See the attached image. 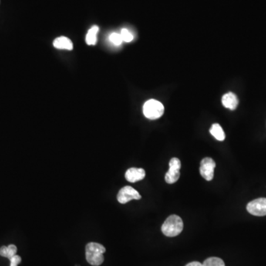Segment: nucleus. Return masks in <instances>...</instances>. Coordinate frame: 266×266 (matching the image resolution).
<instances>
[{
	"label": "nucleus",
	"mask_w": 266,
	"mask_h": 266,
	"mask_svg": "<svg viewBox=\"0 0 266 266\" xmlns=\"http://www.w3.org/2000/svg\"><path fill=\"white\" fill-rule=\"evenodd\" d=\"M106 248L97 243H89L86 246V260L88 263L93 266H99L103 263L104 254Z\"/></svg>",
	"instance_id": "f257e3e1"
},
{
	"label": "nucleus",
	"mask_w": 266,
	"mask_h": 266,
	"mask_svg": "<svg viewBox=\"0 0 266 266\" xmlns=\"http://www.w3.org/2000/svg\"><path fill=\"white\" fill-rule=\"evenodd\" d=\"M183 230V223L182 219L176 214L169 216L163 224L161 230L166 237H174L179 235Z\"/></svg>",
	"instance_id": "f03ea898"
},
{
	"label": "nucleus",
	"mask_w": 266,
	"mask_h": 266,
	"mask_svg": "<svg viewBox=\"0 0 266 266\" xmlns=\"http://www.w3.org/2000/svg\"><path fill=\"white\" fill-rule=\"evenodd\" d=\"M143 112L145 117L151 120H155L163 116L164 106L159 101L151 99L143 105Z\"/></svg>",
	"instance_id": "7ed1b4c3"
},
{
	"label": "nucleus",
	"mask_w": 266,
	"mask_h": 266,
	"mask_svg": "<svg viewBox=\"0 0 266 266\" xmlns=\"http://www.w3.org/2000/svg\"><path fill=\"white\" fill-rule=\"evenodd\" d=\"M181 168L180 160L177 158H173L169 161V169L165 176V180L169 184H173L178 180L180 177V169Z\"/></svg>",
	"instance_id": "20e7f679"
},
{
	"label": "nucleus",
	"mask_w": 266,
	"mask_h": 266,
	"mask_svg": "<svg viewBox=\"0 0 266 266\" xmlns=\"http://www.w3.org/2000/svg\"><path fill=\"white\" fill-rule=\"evenodd\" d=\"M142 196L139 192L129 186L122 188L117 195L118 201L122 204H125L132 200H140Z\"/></svg>",
	"instance_id": "39448f33"
},
{
	"label": "nucleus",
	"mask_w": 266,
	"mask_h": 266,
	"mask_svg": "<svg viewBox=\"0 0 266 266\" xmlns=\"http://www.w3.org/2000/svg\"><path fill=\"white\" fill-rule=\"evenodd\" d=\"M216 163L211 158H205L200 163V173L202 177L206 180H213L214 177V170Z\"/></svg>",
	"instance_id": "423d86ee"
},
{
	"label": "nucleus",
	"mask_w": 266,
	"mask_h": 266,
	"mask_svg": "<svg viewBox=\"0 0 266 266\" xmlns=\"http://www.w3.org/2000/svg\"><path fill=\"white\" fill-rule=\"evenodd\" d=\"M247 211L254 216L266 215V198H258L252 200L247 205Z\"/></svg>",
	"instance_id": "0eeeda50"
},
{
	"label": "nucleus",
	"mask_w": 266,
	"mask_h": 266,
	"mask_svg": "<svg viewBox=\"0 0 266 266\" xmlns=\"http://www.w3.org/2000/svg\"><path fill=\"white\" fill-rule=\"evenodd\" d=\"M146 176L144 169L141 168H130L128 169L125 174L127 181L130 183H136V182L140 181L143 180Z\"/></svg>",
	"instance_id": "6e6552de"
},
{
	"label": "nucleus",
	"mask_w": 266,
	"mask_h": 266,
	"mask_svg": "<svg viewBox=\"0 0 266 266\" xmlns=\"http://www.w3.org/2000/svg\"><path fill=\"white\" fill-rule=\"evenodd\" d=\"M222 103L225 107L234 110L238 106V98L233 92H228L222 98Z\"/></svg>",
	"instance_id": "1a4fd4ad"
},
{
	"label": "nucleus",
	"mask_w": 266,
	"mask_h": 266,
	"mask_svg": "<svg viewBox=\"0 0 266 266\" xmlns=\"http://www.w3.org/2000/svg\"><path fill=\"white\" fill-rule=\"evenodd\" d=\"M53 45L55 48L60 50H68L71 51L73 48L72 42L71 39L67 37L61 36L54 40Z\"/></svg>",
	"instance_id": "9d476101"
},
{
	"label": "nucleus",
	"mask_w": 266,
	"mask_h": 266,
	"mask_svg": "<svg viewBox=\"0 0 266 266\" xmlns=\"http://www.w3.org/2000/svg\"><path fill=\"white\" fill-rule=\"evenodd\" d=\"M99 28L98 26H93L89 30L86 35V42L88 45H95L97 42V34Z\"/></svg>",
	"instance_id": "9b49d317"
},
{
	"label": "nucleus",
	"mask_w": 266,
	"mask_h": 266,
	"mask_svg": "<svg viewBox=\"0 0 266 266\" xmlns=\"http://www.w3.org/2000/svg\"><path fill=\"white\" fill-rule=\"evenodd\" d=\"M210 133L217 139V141L223 142L226 139L223 128L218 124H214L210 129Z\"/></svg>",
	"instance_id": "f8f14e48"
},
{
	"label": "nucleus",
	"mask_w": 266,
	"mask_h": 266,
	"mask_svg": "<svg viewBox=\"0 0 266 266\" xmlns=\"http://www.w3.org/2000/svg\"><path fill=\"white\" fill-rule=\"evenodd\" d=\"M203 266H226L224 262L218 257H210L205 260Z\"/></svg>",
	"instance_id": "ddd939ff"
},
{
	"label": "nucleus",
	"mask_w": 266,
	"mask_h": 266,
	"mask_svg": "<svg viewBox=\"0 0 266 266\" xmlns=\"http://www.w3.org/2000/svg\"><path fill=\"white\" fill-rule=\"evenodd\" d=\"M120 34L122 35L123 42H130L134 39V36L132 35V33L129 30L126 29V28L122 29Z\"/></svg>",
	"instance_id": "4468645a"
},
{
	"label": "nucleus",
	"mask_w": 266,
	"mask_h": 266,
	"mask_svg": "<svg viewBox=\"0 0 266 266\" xmlns=\"http://www.w3.org/2000/svg\"><path fill=\"white\" fill-rule=\"evenodd\" d=\"M109 40L115 45H120L123 42L122 35L120 34H117V33H112L109 35Z\"/></svg>",
	"instance_id": "2eb2a0df"
},
{
	"label": "nucleus",
	"mask_w": 266,
	"mask_h": 266,
	"mask_svg": "<svg viewBox=\"0 0 266 266\" xmlns=\"http://www.w3.org/2000/svg\"><path fill=\"white\" fill-rule=\"evenodd\" d=\"M8 247V254H7V258L11 259V257H14L17 254V246H14V245H9V246H7Z\"/></svg>",
	"instance_id": "dca6fc26"
},
{
	"label": "nucleus",
	"mask_w": 266,
	"mask_h": 266,
	"mask_svg": "<svg viewBox=\"0 0 266 266\" xmlns=\"http://www.w3.org/2000/svg\"><path fill=\"white\" fill-rule=\"evenodd\" d=\"M10 261H11V265H10V266H18V265L22 261V259H21V257H19V256L16 254L15 256H14V257H11V258L10 259Z\"/></svg>",
	"instance_id": "f3484780"
},
{
	"label": "nucleus",
	"mask_w": 266,
	"mask_h": 266,
	"mask_svg": "<svg viewBox=\"0 0 266 266\" xmlns=\"http://www.w3.org/2000/svg\"><path fill=\"white\" fill-rule=\"evenodd\" d=\"M7 254H8V247L7 246H2L0 248V255L7 258Z\"/></svg>",
	"instance_id": "a211bd4d"
},
{
	"label": "nucleus",
	"mask_w": 266,
	"mask_h": 266,
	"mask_svg": "<svg viewBox=\"0 0 266 266\" xmlns=\"http://www.w3.org/2000/svg\"><path fill=\"white\" fill-rule=\"evenodd\" d=\"M186 266H203V264L199 263V262H192V263L186 265Z\"/></svg>",
	"instance_id": "6ab92c4d"
}]
</instances>
